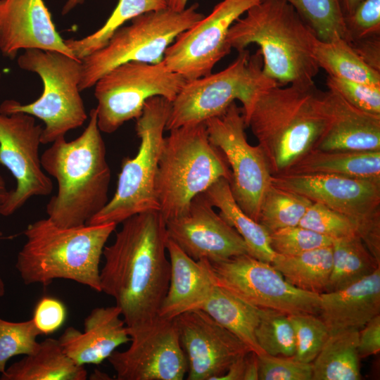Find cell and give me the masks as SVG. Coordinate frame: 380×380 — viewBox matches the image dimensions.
Returning <instances> with one entry per match:
<instances>
[{
    "label": "cell",
    "mask_w": 380,
    "mask_h": 380,
    "mask_svg": "<svg viewBox=\"0 0 380 380\" xmlns=\"http://www.w3.org/2000/svg\"><path fill=\"white\" fill-rule=\"evenodd\" d=\"M67 310L60 300L50 296L42 298L36 304L32 318L42 334L56 331L65 322Z\"/></svg>",
    "instance_id": "ee69618b"
},
{
    "label": "cell",
    "mask_w": 380,
    "mask_h": 380,
    "mask_svg": "<svg viewBox=\"0 0 380 380\" xmlns=\"http://www.w3.org/2000/svg\"><path fill=\"white\" fill-rule=\"evenodd\" d=\"M9 193L10 191L7 189L6 182L0 174V205L6 201Z\"/></svg>",
    "instance_id": "816d5d0a"
},
{
    "label": "cell",
    "mask_w": 380,
    "mask_h": 380,
    "mask_svg": "<svg viewBox=\"0 0 380 380\" xmlns=\"http://www.w3.org/2000/svg\"><path fill=\"white\" fill-rule=\"evenodd\" d=\"M255 338L263 353L274 356L294 355V329L289 315L284 312L261 308Z\"/></svg>",
    "instance_id": "d590c367"
},
{
    "label": "cell",
    "mask_w": 380,
    "mask_h": 380,
    "mask_svg": "<svg viewBox=\"0 0 380 380\" xmlns=\"http://www.w3.org/2000/svg\"><path fill=\"white\" fill-rule=\"evenodd\" d=\"M352 42L379 35L380 30V0H362L353 12L345 15Z\"/></svg>",
    "instance_id": "7bdbcfd3"
},
{
    "label": "cell",
    "mask_w": 380,
    "mask_h": 380,
    "mask_svg": "<svg viewBox=\"0 0 380 380\" xmlns=\"http://www.w3.org/2000/svg\"><path fill=\"white\" fill-rule=\"evenodd\" d=\"M326 84L356 108L380 115V86L331 76L327 77Z\"/></svg>",
    "instance_id": "b9f144b4"
},
{
    "label": "cell",
    "mask_w": 380,
    "mask_h": 380,
    "mask_svg": "<svg viewBox=\"0 0 380 380\" xmlns=\"http://www.w3.org/2000/svg\"><path fill=\"white\" fill-rule=\"evenodd\" d=\"M204 123L210 141L231 167L229 186L234 200L247 215L258 222L272 174L261 148L247 141L242 108L234 101L222 115Z\"/></svg>",
    "instance_id": "5bb4252c"
},
{
    "label": "cell",
    "mask_w": 380,
    "mask_h": 380,
    "mask_svg": "<svg viewBox=\"0 0 380 380\" xmlns=\"http://www.w3.org/2000/svg\"><path fill=\"white\" fill-rule=\"evenodd\" d=\"M317 103L325 120L314 148L325 151H380V115L362 110L338 93L319 91Z\"/></svg>",
    "instance_id": "44dd1931"
},
{
    "label": "cell",
    "mask_w": 380,
    "mask_h": 380,
    "mask_svg": "<svg viewBox=\"0 0 380 380\" xmlns=\"http://www.w3.org/2000/svg\"><path fill=\"white\" fill-rule=\"evenodd\" d=\"M362 1V0H341L344 15H348L351 14Z\"/></svg>",
    "instance_id": "681fc988"
},
{
    "label": "cell",
    "mask_w": 380,
    "mask_h": 380,
    "mask_svg": "<svg viewBox=\"0 0 380 380\" xmlns=\"http://www.w3.org/2000/svg\"><path fill=\"white\" fill-rule=\"evenodd\" d=\"M318 315L329 334L360 330L380 315V267L343 289L320 293Z\"/></svg>",
    "instance_id": "603a6c76"
},
{
    "label": "cell",
    "mask_w": 380,
    "mask_h": 380,
    "mask_svg": "<svg viewBox=\"0 0 380 380\" xmlns=\"http://www.w3.org/2000/svg\"><path fill=\"white\" fill-rule=\"evenodd\" d=\"M313 57L328 76L380 86V71L368 65L351 44L342 39L323 42L317 39Z\"/></svg>",
    "instance_id": "4dcf8cb0"
},
{
    "label": "cell",
    "mask_w": 380,
    "mask_h": 380,
    "mask_svg": "<svg viewBox=\"0 0 380 380\" xmlns=\"http://www.w3.org/2000/svg\"><path fill=\"white\" fill-rule=\"evenodd\" d=\"M351 44L356 52L368 65L380 70L379 39L371 37L354 40Z\"/></svg>",
    "instance_id": "bcb514c9"
},
{
    "label": "cell",
    "mask_w": 380,
    "mask_h": 380,
    "mask_svg": "<svg viewBox=\"0 0 380 380\" xmlns=\"http://www.w3.org/2000/svg\"><path fill=\"white\" fill-rule=\"evenodd\" d=\"M358 334L356 329L330 334L312 362V380L360 379Z\"/></svg>",
    "instance_id": "f1b7e54d"
},
{
    "label": "cell",
    "mask_w": 380,
    "mask_h": 380,
    "mask_svg": "<svg viewBox=\"0 0 380 380\" xmlns=\"http://www.w3.org/2000/svg\"><path fill=\"white\" fill-rule=\"evenodd\" d=\"M271 182L355 220L359 237L380 260V179L279 174L272 175Z\"/></svg>",
    "instance_id": "7c38bea8"
},
{
    "label": "cell",
    "mask_w": 380,
    "mask_h": 380,
    "mask_svg": "<svg viewBox=\"0 0 380 380\" xmlns=\"http://www.w3.org/2000/svg\"><path fill=\"white\" fill-rule=\"evenodd\" d=\"M169 286L158 316L172 319L181 314L200 309L208 298L214 281L203 259L195 260L168 238Z\"/></svg>",
    "instance_id": "cb8c5ba5"
},
{
    "label": "cell",
    "mask_w": 380,
    "mask_h": 380,
    "mask_svg": "<svg viewBox=\"0 0 380 380\" xmlns=\"http://www.w3.org/2000/svg\"><path fill=\"white\" fill-rule=\"evenodd\" d=\"M213 281L259 308L318 315L319 294L289 284L272 263L248 253L220 262L203 259Z\"/></svg>",
    "instance_id": "4fadbf2b"
},
{
    "label": "cell",
    "mask_w": 380,
    "mask_h": 380,
    "mask_svg": "<svg viewBox=\"0 0 380 380\" xmlns=\"http://www.w3.org/2000/svg\"><path fill=\"white\" fill-rule=\"evenodd\" d=\"M298 225L332 239L358 236V224L355 220L315 202L308 208Z\"/></svg>",
    "instance_id": "f35d334b"
},
{
    "label": "cell",
    "mask_w": 380,
    "mask_h": 380,
    "mask_svg": "<svg viewBox=\"0 0 380 380\" xmlns=\"http://www.w3.org/2000/svg\"><path fill=\"white\" fill-rule=\"evenodd\" d=\"M261 0H223L212 12L179 34L165 52L163 62L186 80L212 72L215 64L229 54L230 27Z\"/></svg>",
    "instance_id": "e0dca14e"
},
{
    "label": "cell",
    "mask_w": 380,
    "mask_h": 380,
    "mask_svg": "<svg viewBox=\"0 0 380 380\" xmlns=\"http://www.w3.org/2000/svg\"><path fill=\"white\" fill-rule=\"evenodd\" d=\"M41 334L32 319L15 322L0 318V374L11 357L34 353L40 346L37 337Z\"/></svg>",
    "instance_id": "8d00e7d4"
},
{
    "label": "cell",
    "mask_w": 380,
    "mask_h": 380,
    "mask_svg": "<svg viewBox=\"0 0 380 380\" xmlns=\"http://www.w3.org/2000/svg\"><path fill=\"white\" fill-rule=\"evenodd\" d=\"M56 51L77 58L57 32L43 0H0V51L14 58L20 49Z\"/></svg>",
    "instance_id": "ffe728a7"
},
{
    "label": "cell",
    "mask_w": 380,
    "mask_h": 380,
    "mask_svg": "<svg viewBox=\"0 0 380 380\" xmlns=\"http://www.w3.org/2000/svg\"><path fill=\"white\" fill-rule=\"evenodd\" d=\"M17 63L21 69L40 77L42 94L28 104L6 100L0 105V113L22 112L42 120L45 124L41 136L43 144L64 137L84 123L87 114L79 89L80 60L56 51L30 49L25 50Z\"/></svg>",
    "instance_id": "52a82bcc"
},
{
    "label": "cell",
    "mask_w": 380,
    "mask_h": 380,
    "mask_svg": "<svg viewBox=\"0 0 380 380\" xmlns=\"http://www.w3.org/2000/svg\"><path fill=\"white\" fill-rule=\"evenodd\" d=\"M116 306L93 309L85 318L84 331L69 327L58 341L64 353L79 365H99L120 345L130 342L127 327Z\"/></svg>",
    "instance_id": "7402d4cb"
},
{
    "label": "cell",
    "mask_w": 380,
    "mask_h": 380,
    "mask_svg": "<svg viewBox=\"0 0 380 380\" xmlns=\"http://www.w3.org/2000/svg\"><path fill=\"white\" fill-rule=\"evenodd\" d=\"M122 223L113 243L103 248L100 285L115 300L127 327H135L158 317L167 291L168 235L160 210L137 214Z\"/></svg>",
    "instance_id": "6da1fadb"
},
{
    "label": "cell",
    "mask_w": 380,
    "mask_h": 380,
    "mask_svg": "<svg viewBox=\"0 0 380 380\" xmlns=\"http://www.w3.org/2000/svg\"><path fill=\"white\" fill-rule=\"evenodd\" d=\"M291 5L321 41L352 43L341 0H284Z\"/></svg>",
    "instance_id": "836d02e7"
},
{
    "label": "cell",
    "mask_w": 380,
    "mask_h": 380,
    "mask_svg": "<svg viewBox=\"0 0 380 380\" xmlns=\"http://www.w3.org/2000/svg\"><path fill=\"white\" fill-rule=\"evenodd\" d=\"M84 0H67L65 4L64 5L62 14L65 15L73 9L78 4H81L84 2Z\"/></svg>",
    "instance_id": "f5cc1de1"
},
{
    "label": "cell",
    "mask_w": 380,
    "mask_h": 380,
    "mask_svg": "<svg viewBox=\"0 0 380 380\" xmlns=\"http://www.w3.org/2000/svg\"><path fill=\"white\" fill-rule=\"evenodd\" d=\"M117 224L103 223L62 227L48 217L30 224L15 268L25 284L44 286L65 279L101 292L99 264Z\"/></svg>",
    "instance_id": "277c9868"
},
{
    "label": "cell",
    "mask_w": 380,
    "mask_h": 380,
    "mask_svg": "<svg viewBox=\"0 0 380 380\" xmlns=\"http://www.w3.org/2000/svg\"><path fill=\"white\" fill-rule=\"evenodd\" d=\"M1 73H0V78H1Z\"/></svg>",
    "instance_id": "11a10c76"
},
{
    "label": "cell",
    "mask_w": 380,
    "mask_h": 380,
    "mask_svg": "<svg viewBox=\"0 0 380 380\" xmlns=\"http://www.w3.org/2000/svg\"><path fill=\"white\" fill-rule=\"evenodd\" d=\"M289 284L320 294L327 290L332 268V248L325 246L298 255L277 254L272 262Z\"/></svg>",
    "instance_id": "f546056e"
},
{
    "label": "cell",
    "mask_w": 380,
    "mask_h": 380,
    "mask_svg": "<svg viewBox=\"0 0 380 380\" xmlns=\"http://www.w3.org/2000/svg\"><path fill=\"white\" fill-rule=\"evenodd\" d=\"M188 0H169L168 7L177 11H182L186 8Z\"/></svg>",
    "instance_id": "f907efd6"
},
{
    "label": "cell",
    "mask_w": 380,
    "mask_h": 380,
    "mask_svg": "<svg viewBox=\"0 0 380 380\" xmlns=\"http://www.w3.org/2000/svg\"><path fill=\"white\" fill-rule=\"evenodd\" d=\"M170 108L171 101L162 96L145 102L136 119L140 141L137 154L123 158L115 194L87 224H118L137 214L160 210L156 180Z\"/></svg>",
    "instance_id": "ba28073f"
},
{
    "label": "cell",
    "mask_w": 380,
    "mask_h": 380,
    "mask_svg": "<svg viewBox=\"0 0 380 380\" xmlns=\"http://www.w3.org/2000/svg\"><path fill=\"white\" fill-rule=\"evenodd\" d=\"M282 174L335 175L380 179V151H325L313 148Z\"/></svg>",
    "instance_id": "d4e9b609"
},
{
    "label": "cell",
    "mask_w": 380,
    "mask_h": 380,
    "mask_svg": "<svg viewBox=\"0 0 380 380\" xmlns=\"http://www.w3.org/2000/svg\"><path fill=\"white\" fill-rule=\"evenodd\" d=\"M42 131L31 115L0 113V164L16 180L15 189L0 205V215H11L30 198L52 192L53 182L42 168L39 153Z\"/></svg>",
    "instance_id": "2e32d148"
},
{
    "label": "cell",
    "mask_w": 380,
    "mask_h": 380,
    "mask_svg": "<svg viewBox=\"0 0 380 380\" xmlns=\"http://www.w3.org/2000/svg\"><path fill=\"white\" fill-rule=\"evenodd\" d=\"M130 346L115 350L108 360L118 380H182L188 361L181 346L175 319L156 317L135 327H127Z\"/></svg>",
    "instance_id": "9a60e30c"
},
{
    "label": "cell",
    "mask_w": 380,
    "mask_h": 380,
    "mask_svg": "<svg viewBox=\"0 0 380 380\" xmlns=\"http://www.w3.org/2000/svg\"><path fill=\"white\" fill-rule=\"evenodd\" d=\"M295 334L294 359L312 363L329 336L327 327L315 314L289 315Z\"/></svg>",
    "instance_id": "74e56055"
},
{
    "label": "cell",
    "mask_w": 380,
    "mask_h": 380,
    "mask_svg": "<svg viewBox=\"0 0 380 380\" xmlns=\"http://www.w3.org/2000/svg\"><path fill=\"white\" fill-rule=\"evenodd\" d=\"M194 4L182 11L167 7L143 13L118 29L100 49L82 58L79 89H89L106 72L130 61L158 63L177 36L204 18Z\"/></svg>",
    "instance_id": "30bf717a"
},
{
    "label": "cell",
    "mask_w": 380,
    "mask_h": 380,
    "mask_svg": "<svg viewBox=\"0 0 380 380\" xmlns=\"http://www.w3.org/2000/svg\"><path fill=\"white\" fill-rule=\"evenodd\" d=\"M270 245L277 254L298 255L330 246L333 239L300 225L288 227L270 234Z\"/></svg>",
    "instance_id": "ab89813d"
},
{
    "label": "cell",
    "mask_w": 380,
    "mask_h": 380,
    "mask_svg": "<svg viewBox=\"0 0 380 380\" xmlns=\"http://www.w3.org/2000/svg\"><path fill=\"white\" fill-rule=\"evenodd\" d=\"M331 248L332 268L325 292L343 289L380 267L357 235L334 239Z\"/></svg>",
    "instance_id": "1f68e13d"
},
{
    "label": "cell",
    "mask_w": 380,
    "mask_h": 380,
    "mask_svg": "<svg viewBox=\"0 0 380 380\" xmlns=\"http://www.w3.org/2000/svg\"><path fill=\"white\" fill-rule=\"evenodd\" d=\"M101 132L93 108L78 137L56 139L41 156L43 170L57 182V193L46 210L48 218L59 227L86 224L109 201L111 172Z\"/></svg>",
    "instance_id": "7a4b0ae2"
},
{
    "label": "cell",
    "mask_w": 380,
    "mask_h": 380,
    "mask_svg": "<svg viewBox=\"0 0 380 380\" xmlns=\"http://www.w3.org/2000/svg\"><path fill=\"white\" fill-rule=\"evenodd\" d=\"M315 83L274 85L261 91L244 118L274 175L284 173L313 149L325 120Z\"/></svg>",
    "instance_id": "5b68a950"
},
{
    "label": "cell",
    "mask_w": 380,
    "mask_h": 380,
    "mask_svg": "<svg viewBox=\"0 0 380 380\" xmlns=\"http://www.w3.org/2000/svg\"><path fill=\"white\" fill-rule=\"evenodd\" d=\"M259 367L258 354L250 351L246 355V369L243 380H258Z\"/></svg>",
    "instance_id": "c3c4849f"
},
{
    "label": "cell",
    "mask_w": 380,
    "mask_h": 380,
    "mask_svg": "<svg viewBox=\"0 0 380 380\" xmlns=\"http://www.w3.org/2000/svg\"><path fill=\"white\" fill-rule=\"evenodd\" d=\"M200 309L237 336L252 351L258 355L263 353L255 338L261 308L249 304L214 282Z\"/></svg>",
    "instance_id": "83f0119b"
},
{
    "label": "cell",
    "mask_w": 380,
    "mask_h": 380,
    "mask_svg": "<svg viewBox=\"0 0 380 380\" xmlns=\"http://www.w3.org/2000/svg\"><path fill=\"white\" fill-rule=\"evenodd\" d=\"M357 350L360 358L377 354L380 350V315L359 330Z\"/></svg>",
    "instance_id": "f6af8a7d"
},
{
    "label": "cell",
    "mask_w": 380,
    "mask_h": 380,
    "mask_svg": "<svg viewBox=\"0 0 380 380\" xmlns=\"http://www.w3.org/2000/svg\"><path fill=\"white\" fill-rule=\"evenodd\" d=\"M260 380H312V363L293 357L258 355Z\"/></svg>",
    "instance_id": "60d3db41"
},
{
    "label": "cell",
    "mask_w": 380,
    "mask_h": 380,
    "mask_svg": "<svg viewBox=\"0 0 380 380\" xmlns=\"http://www.w3.org/2000/svg\"><path fill=\"white\" fill-rule=\"evenodd\" d=\"M312 201L272 184L262 198L258 222L268 232L298 225Z\"/></svg>",
    "instance_id": "e575fe53"
},
{
    "label": "cell",
    "mask_w": 380,
    "mask_h": 380,
    "mask_svg": "<svg viewBox=\"0 0 380 380\" xmlns=\"http://www.w3.org/2000/svg\"><path fill=\"white\" fill-rule=\"evenodd\" d=\"M168 4L169 0H118L111 15L99 30L82 39H65V44L81 60L105 46L127 21L147 12L166 8Z\"/></svg>",
    "instance_id": "d6a6232c"
},
{
    "label": "cell",
    "mask_w": 380,
    "mask_h": 380,
    "mask_svg": "<svg viewBox=\"0 0 380 380\" xmlns=\"http://www.w3.org/2000/svg\"><path fill=\"white\" fill-rule=\"evenodd\" d=\"M250 352V351H249ZM246 355H244L234 360L229 367L226 372L218 380H243Z\"/></svg>",
    "instance_id": "7dc6e473"
},
{
    "label": "cell",
    "mask_w": 380,
    "mask_h": 380,
    "mask_svg": "<svg viewBox=\"0 0 380 380\" xmlns=\"http://www.w3.org/2000/svg\"><path fill=\"white\" fill-rule=\"evenodd\" d=\"M229 28L231 49L258 44L263 72L279 85L314 83L319 70L313 57L318 38L294 8L284 0H261Z\"/></svg>",
    "instance_id": "3957f363"
},
{
    "label": "cell",
    "mask_w": 380,
    "mask_h": 380,
    "mask_svg": "<svg viewBox=\"0 0 380 380\" xmlns=\"http://www.w3.org/2000/svg\"><path fill=\"white\" fill-rule=\"evenodd\" d=\"M203 194L213 207L220 210V215L241 235L246 244L248 254L272 263L276 253L271 247L269 232L241 209L233 197L229 181L225 178L218 179Z\"/></svg>",
    "instance_id": "4316f807"
},
{
    "label": "cell",
    "mask_w": 380,
    "mask_h": 380,
    "mask_svg": "<svg viewBox=\"0 0 380 380\" xmlns=\"http://www.w3.org/2000/svg\"><path fill=\"white\" fill-rule=\"evenodd\" d=\"M165 221L168 238L195 260L220 262L248 253L241 235L216 213L203 194L196 196L182 214Z\"/></svg>",
    "instance_id": "d6986e66"
},
{
    "label": "cell",
    "mask_w": 380,
    "mask_h": 380,
    "mask_svg": "<svg viewBox=\"0 0 380 380\" xmlns=\"http://www.w3.org/2000/svg\"><path fill=\"white\" fill-rule=\"evenodd\" d=\"M5 293V284L3 280L0 278V297H2Z\"/></svg>",
    "instance_id": "db71d44e"
},
{
    "label": "cell",
    "mask_w": 380,
    "mask_h": 380,
    "mask_svg": "<svg viewBox=\"0 0 380 380\" xmlns=\"http://www.w3.org/2000/svg\"><path fill=\"white\" fill-rule=\"evenodd\" d=\"M277 84L263 72L259 50L251 55L243 49L222 71L185 82L171 102L165 130L204 123L222 115L236 99L241 102L246 118L258 94Z\"/></svg>",
    "instance_id": "9c48e42d"
},
{
    "label": "cell",
    "mask_w": 380,
    "mask_h": 380,
    "mask_svg": "<svg viewBox=\"0 0 380 380\" xmlns=\"http://www.w3.org/2000/svg\"><path fill=\"white\" fill-rule=\"evenodd\" d=\"M186 82L163 61L158 63L130 61L114 67L94 85L99 129L111 134L125 122L137 119L151 97L162 96L172 102Z\"/></svg>",
    "instance_id": "8fae6325"
},
{
    "label": "cell",
    "mask_w": 380,
    "mask_h": 380,
    "mask_svg": "<svg viewBox=\"0 0 380 380\" xmlns=\"http://www.w3.org/2000/svg\"><path fill=\"white\" fill-rule=\"evenodd\" d=\"M87 372L63 351L58 339L47 338L39 349L13 363L1 380H85Z\"/></svg>",
    "instance_id": "484cf974"
},
{
    "label": "cell",
    "mask_w": 380,
    "mask_h": 380,
    "mask_svg": "<svg viewBox=\"0 0 380 380\" xmlns=\"http://www.w3.org/2000/svg\"><path fill=\"white\" fill-rule=\"evenodd\" d=\"M221 178L231 179L222 152L210 141L205 123L170 130L165 137L156 191L165 220L182 214L191 200Z\"/></svg>",
    "instance_id": "8992f818"
},
{
    "label": "cell",
    "mask_w": 380,
    "mask_h": 380,
    "mask_svg": "<svg viewBox=\"0 0 380 380\" xmlns=\"http://www.w3.org/2000/svg\"><path fill=\"white\" fill-rule=\"evenodd\" d=\"M175 321L188 361L189 380H218L234 360L252 351L201 309L184 312Z\"/></svg>",
    "instance_id": "ac0fdd59"
}]
</instances>
